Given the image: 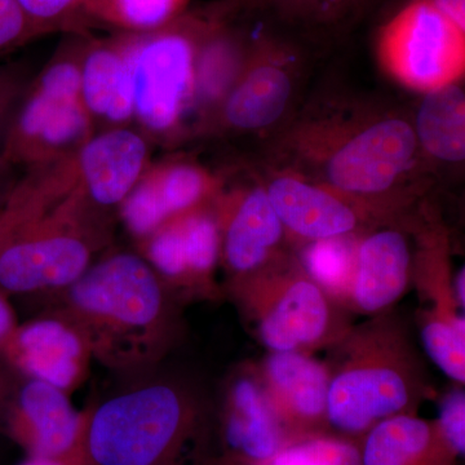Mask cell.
<instances>
[{"label": "cell", "instance_id": "ba28073f", "mask_svg": "<svg viewBox=\"0 0 465 465\" xmlns=\"http://www.w3.org/2000/svg\"><path fill=\"white\" fill-rule=\"evenodd\" d=\"M463 33L432 3L416 5L387 34L382 45L385 66L400 84L424 94L460 82L465 70Z\"/></svg>", "mask_w": 465, "mask_h": 465}, {"label": "cell", "instance_id": "3957f363", "mask_svg": "<svg viewBox=\"0 0 465 465\" xmlns=\"http://www.w3.org/2000/svg\"><path fill=\"white\" fill-rule=\"evenodd\" d=\"M232 290L268 351L314 354L335 345L353 324L347 309L333 302L289 252L232 280Z\"/></svg>", "mask_w": 465, "mask_h": 465}, {"label": "cell", "instance_id": "7c38bea8", "mask_svg": "<svg viewBox=\"0 0 465 465\" xmlns=\"http://www.w3.org/2000/svg\"><path fill=\"white\" fill-rule=\"evenodd\" d=\"M414 281V255L399 224L376 226L361 235L345 309L374 317L406 295Z\"/></svg>", "mask_w": 465, "mask_h": 465}, {"label": "cell", "instance_id": "f546056e", "mask_svg": "<svg viewBox=\"0 0 465 465\" xmlns=\"http://www.w3.org/2000/svg\"><path fill=\"white\" fill-rule=\"evenodd\" d=\"M33 39L32 27L17 0H0V57Z\"/></svg>", "mask_w": 465, "mask_h": 465}, {"label": "cell", "instance_id": "836d02e7", "mask_svg": "<svg viewBox=\"0 0 465 465\" xmlns=\"http://www.w3.org/2000/svg\"><path fill=\"white\" fill-rule=\"evenodd\" d=\"M21 465H65L63 461L58 460L57 458L41 457V455H34L32 459L26 460L25 463Z\"/></svg>", "mask_w": 465, "mask_h": 465}, {"label": "cell", "instance_id": "5b68a950", "mask_svg": "<svg viewBox=\"0 0 465 465\" xmlns=\"http://www.w3.org/2000/svg\"><path fill=\"white\" fill-rule=\"evenodd\" d=\"M191 407L182 391L152 385L108 401L88 430V450L99 465H154L182 436Z\"/></svg>", "mask_w": 465, "mask_h": 465}, {"label": "cell", "instance_id": "603a6c76", "mask_svg": "<svg viewBox=\"0 0 465 465\" xmlns=\"http://www.w3.org/2000/svg\"><path fill=\"white\" fill-rule=\"evenodd\" d=\"M20 409L34 455L58 458L73 448L81 423L63 391L34 379L21 391Z\"/></svg>", "mask_w": 465, "mask_h": 465}, {"label": "cell", "instance_id": "9a60e30c", "mask_svg": "<svg viewBox=\"0 0 465 465\" xmlns=\"http://www.w3.org/2000/svg\"><path fill=\"white\" fill-rule=\"evenodd\" d=\"M216 182L204 168L166 163L145 171L122 203V216L137 237H149L174 217L210 202Z\"/></svg>", "mask_w": 465, "mask_h": 465}, {"label": "cell", "instance_id": "30bf717a", "mask_svg": "<svg viewBox=\"0 0 465 465\" xmlns=\"http://www.w3.org/2000/svg\"><path fill=\"white\" fill-rule=\"evenodd\" d=\"M70 299L88 316L124 327H145L161 316L157 275L143 259L118 253L87 269L70 284Z\"/></svg>", "mask_w": 465, "mask_h": 465}, {"label": "cell", "instance_id": "5bb4252c", "mask_svg": "<svg viewBox=\"0 0 465 465\" xmlns=\"http://www.w3.org/2000/svg\"><path fill=\"white\" fill-rule=\"evenodd\" d=\"M148 238V258L159 273L183 286L211 291L222 256V232L217 213L208 203L174 217Z\"/></svg>", "mask_w": 465, "mask_h": 465}, {"label": "cell", "instance_id": "f1b7e54d", "mask_svg": "<svg viewBox=\"0 0 465 465\" xmlns=\"http://www.w3.org/2000/svg\"><path fill=\"white\" fill-rule=\"evenodd\" d=\"M27 85L29 84L25 73L20 67L7 66L0 69V150Z\"/></svg>", "mask_w": 465, "mask_h": 465}, {"label": "cell", "instance_id": "52a82bcc", "mask_svg": "<svg viewBox=\"0 0 465 465\" xmlns=\"http://www.w3.org/2000/svg\"><path fill=\"white\" fill-rule=\"evenodd\" d=\"M91 250L69 232H42L38 220L16 211H0V287L29 292L70 286L88 269Z\"/></svg>", "mask_w": 465, "mask_h": 465}, {"label": "cell", "instance_id": "1f68e13d", "mask_svg": "<svg viewBox=\"0 0 465 465\" xmlns=\"http://www.w3.org/2000/svg\"><path fill=\"white\" fill-rule=\"evenodd\" d=\"M14 326V316L7 302L0 298V341L11 332Z\"/></svg>", "mask_w": 465, "mask_h": 465}, {"label": "cell", "instance_id": "d6a6232c", "mask_svg": "<svg viewBox=\"0 0 465 465\" xmlns=\"http://www.w3.org/2000/svg\"><path fill=\"white\" fill-rule=\"evenodd\" d=\"M464 268H461V271H459L454 277L455 299H457L458 307L460 311L464 309Z\"/></svg>", "mask_w": 465, "mask_h": 465}, {"label": "cell", "instance_id": "d4e9b609", "mask_svg": "<svg viewBox=\"0 0 465 465\" xmlns=\"http://www.w3.org/2000/svg\"><path fill=\"white\" fill-rule=\"evenodd\" d=\"M362 234L300 244L302 250L296 256L309 277L344 309L353 277L357 244Z\"/></svg>", "mask_w": 465, "mask_h": 465}, {"label": "cell", "instance_id": "e0dca14e", "mask_svg": "<svg viewBox=\"0 0 465 465\" xmlns=\"http://www.w3.org/2000/svg\"><path fill=\"white\" fill-rule=\"evenodd\" d=\"M224 436L242 463L251 464L268 461L292 440L275 415L255 363L242 367L226 388Z\"/></svg>", "mask_w": 465, "mask_h": 465}, {"label": "cell", "instance_id": "8992f818", "mask_svg": "<svg viewBox=\"0 0 465 465\" xmlns=\"http://www.w3.org/2000/svg\"><path fill=\"white\" fill-rule=\"evenodd\" d=\"M124 35L133 64L134 118L150 134H171L197 97V45L173 23Z\"/></svg>", "mask_w": 465, "mask_h": 465}, {"label": "cell", "instance_id": "83f0119b", "mask_svg": "<svg viewBox=\"0 0 465 465\" xmlns=\"http://www.w3.org/2000/svg\"><path fill=\"white\" fill-rule=\"evenodd\" d=\"M434 424L450 450L458 458L464 457L465 393L463 387L455 385L440 397L439 419L434 420Z\"/></svg>", "mask_w": 465, "mask_h": 465}, {"label": "cell", "instance_id": "cb8c5ba5", "mask_svg": "<svg viewBox=\"0 0 465 465\" xmlns=\"http://www.w3.org/2000/svg\"><path fill=\"white\" fill-rule=\"evenodd\" d=\"M188 0H84L85 26L145 34L170 25Z\"/></svg>", "mask_w": 465, "mask_h": 465}, {"label": "cell", "instance_id": "7402d4cb", "mask_svg": "<svg viewBox=\"0 0 465 465\" xmlns=\"http://www.w3.org/2000/svg\"><path fill=\"white\" fill-rule=\"evenodd\" d=\"M412 125L423 154L440 163H464L465 94L460 82L425 92Z\"/></svg>", "mask_w": 465, "mask_h": 465}, {"label": "cell", "instance_id": "4dcf8cb0", "mask_svg": "<svg viewBox=\"0 0 465 465\" xmlns=\"http://www.w3.org/2000/svg\"><path fill=\"white\" fill-rule=\"evenodd\" d=\"M430 3L439 9L443 16L448 17L452 24L464 32V0H432Z\"/></svg>", "mask_w": 465, "mask_h": 465}, {"label": "cell", "instance_id": "6da1fadb", "mask_svg": "<svg viewBox=\"0 0 465 465\" xmlns=\"http://www.w3.org/2000/svg\"><path fill=\"white\" fill-rule=\"evenodd\" d=\"M284 167L341 193L397 224L414 200L415 173L423 163L412 121L390 109L324 106L287 134Z\"/></svg>", "mask_w": 465, "mask_h": 465}, {"label": "cell", "instance_id": "44dd1931", "mask_svg": "<svg viewBox=\"0 0 465 465\" xmlns=\"http://www.w3.org/2000/svg\"><path fill=\"white\" fill-rule=\"evenodd\" d=\"M18 362L35 381L64 391L75 381L81 370L84 345L65 324L38 321L18 332Z\"/></svg>", "mask_w": 465, "mask_h": 465}, {"label": "cell", "instance_id": "ac0fdd59", "mask_svg": "<svg viewBox=\"0 0 465 465\" xmlns=\"http://www.w3.org/2000/svg\"><path fill=\"white\" fill-rule=\"evenodd\" d=\"M295 72L277 61H253L241 70L223 101L232 130L258 133L282 121L295 99Z\"/></svg>", "mask_w": 465, "mask_h": 465}, {"label": "cell", "instance_id": "9c48e42d", "mask_svg": "<svg viewBox=\"0 0 465 465\" xmlns=\"http://www.w3.org/2000/svg\"><path fill=\"white\" fill-rule=\"evenodd\" d=\"M262 188L292 243L347 237L388 225L341 193L286 168L269 177Z\"/></svg>", "mask_w": 465, "mask_h": 465}, {"label": "cell", "instance_id": "7a4b0ae2", "mask_svg": "<svg viewBox=\"0 0 465 465\" xmlns=\"http://www.w3.org/2000/svg\"><path fill=\"white\" fill-rule=\"evenodd\" d=\"M327 351L329 424L335 433L362 439L382 420L416 414L436 394L409 326L393 311L351 324Z\"/></svg>", "mask_w": 465, "mask_h": 465}, {"label": "cell", "instance_id": "d6986e66", "mask_svg": "<svg viewBox=\"0 0 465 465\" xmlns=\"http://www.w3.org/2000/svg\"><path fill=\"white\" fill-rule=\"evenodd\" d=\"M81 92L92 121L97 118L124 127L134 118L133 64L124 34L84 45Z\"/></svg>", "mask_w": 465, "mask_h": 465}, {"label": "cell", "instance_id": "2e32d148", "mask_svg": "<svg viewBox=\"0 0 465 465\" xmlns=\"http://www.w3.org/2000/svg\"><path fill=\"white\" fill-rule=\"evenodd\" d=\"M145 137L127 127L92 134L74 155L79 189L103 207L122 204L146 171Z\"/></svg>", "mask_w": 465, "mask_h": 465}, {"label": "cell", "instance_id": "4316f807", "mask_svg": "<svg viewBox=\"0 0 465 465\" xmlns=\"http://www.w3.org/2000/svg\"><path fill=\"white\" fill-rule=\"evenodd\" d=\"M29 21L34 38L64 30H84V0H17Z\"/></svg>", "mask_w": 465, "mask_h": 465}, {"label": "cell", "instance_id": "4fadbf2b", "mask_svg": "<svg viewBox=\"0 0 465 465\" xmlns=\"http://www.w3.org/2000/svg\"><path fill=\"white\" fill-rule=\"evenodd\" d=\"M216 213L222 232L220 259L232 280L253 273L287 252L286 232L262 185L237 193Z\"/></svg>", "mask_w": 465, "mask_h": 465}, {"label": "cell", "instance_id": "ffe728a7", "mask_svg": "<svg viewBox=\"0 0 465 465\" xmlns=\"http://www.w3.org/2000/svg\"><path fill=\"white\" fill-rule=\"evenodd\" d=\"M433 421L416 414L393 416L362 437V465H457Z\"/></svg>", "mask_w": 465, "mask_h": 465}, {"label": "cell", "instance_id": "e575fe53", "mask_svg": "<svg viewBox=\"0 0 465 465\" xmlns=\"http://www.w3.org/2000/svg\"><path fill=\"white\" fill-rule=\"evenodd\" d=\"M9 167L7 164L5 163V162L0 159V183H3V180H5V177L7 176Z\"/></svg>", "mask_w": 465, "mask_h": 465}, {"label": "cell", "instance_id": "484cf974", "mask_svg": "<svg viewBox=\"0 0 465 465\" xmlns=\"http://www.w3.org/2000/svg\"><path fill=\"white\" fill-rule=\"evenodd\" d=\"M260 465H362V439L317 433L290 440Z\"/></svg>", "mask_w": 465, "mask_h": 465}, {"label": "cell", "instance_id": "8fae6325", "mask_svg": "<svg viewBox=\"0 0 465 465\" xmlns=\"http://www.w3.org/2000/svg\"><path fill=\"white\" fill-rule=\"evenodd\" d=\"M256 370L291 440L329 432L331 371L314 354L268 351Z\"/></svg>", "mask_w": 465, "mask_h": 465}, {"label": "cell", "instance_id": "277c9868", "mask_svg": "<svg viewBox=\"0 0 465 465\" xmlns=\"http://www.w3.org/2000/svg\"><path fill=\"white\" fill-rule=\"evenodd\" d=\"M84 45H66L27 85L0 150L8 167L33 170L65 161L92 136V118L81 92Z\"/></svg>", "mask_w": 465, "mask_h": 465}]
</instances>
